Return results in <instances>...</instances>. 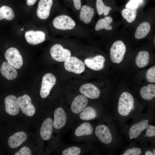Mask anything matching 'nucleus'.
Listing matches in <instances>:
<instances>
[{"label": "nucleus", "mask_w": 155, "mask_h": 155, "mask_svg": "<svg viewBox=\"0 0 155 155\" xmlns=\"http://www.w3.org/2000/svg\"><path fill=\"white\" fill-rule=\"evenodd\" d=\"M134 103L132 95L127 92L122 93L119 99L117 111L121 116L126 117L129 115L132 110Z\"/></svg>", "instance_id": "obj_1"}, {"label": "nucleus", "mask_w": 155, "mask_h": 155, "mask_svg": "<svg viewBox=\"0 0 155 155\" xmlns=\"http://www.w3.org/2000/svg\"><path fill=\"white\" fill-rule=\"evenodd\" d=\"M126 47L121 40L115 42L110 49V57L111 61L119 64L123 61L126 51Z\"/></svg>", "instance_id": "obj_2"}, {"label": "nucleus", "mask_w": 155, "mask_h": 155, "mask_svg": "<svg viewBox=\"0 0 155 155\" xmlns=\"http://www.w3.org/2000/svg\"><path fill=\"white\" fill-rule=\"evenodd\" d=\"M64 67L67 71L80 74L85 69L84 62L76 57H70L65 61Z\"/></svg>", "instance_id": "obj_3"}, {"label": "nucleus", "mask_w": 155, "mask_h": 155, "mask_svg": "<svg viewBox=\"0 0 155 155\" xmlns=\"http://www.w3.org/2000/svg\"><path fill=\"white\" fill-rule=\"evenodd\" d=\"M5 57L7 62L16 69L20 68L23 64L22 56L15 48L11 47L7 49L5 52Z\"/></svg>", "instance_id": "obj_4"}, {"label": "nucleus", "mask_w": 155, "mask_h": 155, "mask_svg": "<svg viewBox=\"0 0 155 155\" xmlns=\"http://www.w3.org/2000/svg\"><path fill=\"white\" fill-rule=\"evenodd\" d=\"M56 81L55 77L52 73H47L43 76L40 90V95L42 98H45L48 96Z\"/></svg>", "instance_id": "obj_5"}, {"label": "nucleus", "mask_w": 155, "mask_h": 155, "mask_svg": "<svg viewBox=\"0 0 155 155\" xmlns=\"http://www.w3.org/2000/svg\"><path fill=\"white\" fill-rule=\"evenodd\" d=\"M53 23L55 28L62 30H71L76 25L75 22L70 17L65 15L56 17Z\"/></svg>", "instance_id": "obj_6"}, {"label": "nucleus", "mask_w": 155, "mask_h": 155, "mask_svg": "<svg viewBox=\"0 0 155 155\" xmlns=\"http://www.w3.org/2000/svg\"><path fill=\"white\" fill-rule=\"evenodd\" d=\"M50 53L52 58L59 62L64 61L71 55L69 50L64 48L62 45L58 44H55L52 46Z\"/></svg>", "instance_id": "obj_7"}, {"label": "nucleus", "mask_w": 155, "mask_h": 155, "mask_svg": "<svg viewBox=\"0 0 155 155\" xmlns=\"http://www.w3.org/2000/svg\"><path fill=\"white\" fill-rule=\"evenodd\" d=\"M19 107L23 113L28 117L33 116L35 112L34 106L31 103L30 97L26 94L19 97L18 98Z\"/></svg>", "instance_id": "obj_8"}, {"label": "nucleus", "mask_w": 155, "mask_h": 155, "mask_svg": "<svg viewBox=\"0 0 155 155\" xmlns=\"http://www.w3.org/2000/svg\"><path fill=\"white\" fill-rule=\"evenodd\" d=\"M95 134L102 143L109 144L112 141L113 137L109 128L106 125H100L96 127Z\"/></svg>", "instance_id": "obj_9"}, {"label": "nucleus", "mask_w": 155, "mask_h": 155, "mask_svg": "<svg viewBox=\"0 0 155 155\" xmlns=\"http://www.w3.org/2000/svg\"><path fill=\"white\" fill-rule=\"evenodd\" d=\"M105 61V59L103 56L98 55L85 59L84 63L89 68L94 71H99L104 67Z\"/></svg>", "instance_id": "obj_10"}, {"label": "nucleus", "mask_w": 155, "mask_h": 155, "mask_svg": "<svg viewBox=\"0 0 155 155\" xmlns=\"http://www.w3.org/2000/svg\"><path fill=\"white\" fill-rule=\"evenodd\" d=\"M5 110L9 115L12 116L17 115L19 112V107L16 96L13 95L7 96L5 100Z\"/></svg>", "instance_id": "obj_11"}, {"label": "nucleus", "mask_w": 155, "mask_h": 155, "mask_svg": "<svg viewBox=\"0 0 155 155\" xmlns=\"http://www.w3.org/2000/svg\"><path fill=\"white\" fill-rule=\"evenodd\" d=\"M79 91L83 95L91 99L98 98L100 95V92L98 88L91 83L82 85L80 88Z\"/></svg>", "instance_id": "obj_12"}, {"label": "nucleus", "mask_w": 155, "mask_h": 155, "mask_svg": "<svg viewBox=\"0 0 155 155\" xmlns=\"http://www.w3.org/2000/svg\"><path fill=\"white\" fill-rule=\"evenodd\" d=\"M52 0H40L36 11L38 17L42 20H45L49 17L51 8L53 4Z\"/></svg>", "instance_id": "obj_13"}, {"label": "nucleus", "mask_w": 155, "mask_h": 155, "mask_svg": "<svg viewBox=\"0 0 155 155\" xmlns=\"http://www.w3.org/2000/svg\"><path fill=\"white\" fill-rule=\"evenodd\" d=\"M25 37L30 44L36 45L43 42L45 39V33L41 31L30 30L26 32Z\"/></svg>", "instance_id": "obj_14"}, {"label": "nucleus", "mask_w": 155, "mask_h": 155, "mask_svg": "<svg viewBox=\"0 0 155 155\" xmlns=\"http://www.w3.org/2000/svg\"><path fill=\"white\" fill-rule=\"evenodd\" d=\"M149 120L144 119L132 125L129 129L128 134L130 139L137 138L149 125Z\"/></svg>", "instance_id": "obj_15"}, {"label": "nucleus", "mask_w": 155, "mask_h": 155, "mask_svg": "<svg viewBox=\"0 0 155 155\" xmlns=\"http://www.w3.org/2000/svg\"><path fill=\"white\" fill-rule=\"evenodd\" d=\"M66 121V114L64 110L61 107L57 108L54 113V127L57 129H60L65 126Z\"/></svg>", "instance_id": "obj_16"}, {"label": "nucleus", "mask_w": 155, "mask_h": 155, "mask_svg": "<svg viewBox=\"0 0 155 155\" xmlns=\"http://www.w3.org/2000/svg\"><path fill=\"white\" fill-rule=\"evenodd\" d=\"M88 100L86 97L82 95L76 96L71 104V109L72 112L75 114L81 112L87 106Z\"/></svg>", "instance_id": "obj_17"}, {"label": "nucleus", "mask_w": 155, "mask_h": 155, "mask_svg": "<svg viewBox=\"0 0 155 155\" xmlns=\"http://www.w3.org/2000/svg\"><path fill=\"white\" fill-rule=\"evenodd\" d=\"M27 134L24 131L18 132L10 136L8 140L9 147L15 148L19 146L26 139Z\"/></svg>", "instance_id": "obj_18"}, {"label": "nucleus", "mask_w": 155, "mask_h": 155, "mask_svg": "<svg viewBox=\"0 0 155 155\" xmlns=\"http://www.w3.org/2000/svg\"><path fill=\"white\" fill-rule=\"evenodd\" d=\"M0 71L2 75L9 80H13L17 76V72L15 68L7 62L3 63Z\"/></svg>", "instance_id": "obj_19"}, {"label": "nucleus", "mask_w": 155, "mask_h": 155, "mask_svg": "<svg viewBox=\"0 0 155 155\" xmlns=\"http://www.w3.org/2000/svg\"><path fill=\"white\" fill-rule=\"evenodd\" d=\"M53 123L50 118H46L43 122L40 130V134L42 138L47 140L51 137L53 129Z\"/></svg>", "instance_id": "obj_20"}, {"label": "nucleus", "mask_w": 155, "mask_h": 155, "mask_svg": "<svg viewBox=\"0 0 155 155\" xmlns=\"http://www.w3.org/2000/svg\"><path fill=\"white\" fill-rule=\"evenodd\" d=\"M140 95L144 99L149 100L155 96V85L153 84H149L142 86L140 91Z\"/></svg>", "instance_id": "obj_21"}, {"label": "nucleus", "mask_w": 155, "mask_h": 155, "mask_svg": "<svg viewBox=\"0 0 155 155\" xmlns=\"http://www.w3.org/2000/svg\"><path fill=\"white\" fill-rule=\"evenodd\" d=\"M94 14V10L90 7L84 5L82 7L80 18L81 21L87 24L90 22Z\"/></svg>", "instance_id": "obj_22"}, {"label": "nucleus", "mask_w": 155, "mask_h": 155, "mask_svg": "<svg viewBox=\"0 0 155 155\" xmlns=\"http://www.w3.org/2000/svg\"><path fill=\"white\" fill-rule=\"evenodd\" d=\"M151 28L150 23L146 22H143L137 27L135 34V37L138 39L143 38L146 36Z\"/></svg>", "instance_id": "obj_23"}, {"label": "nucleus", "mask_w": 155, "mask_h": 155, "mask_svg": "<svg viewBox=\"0 0 155 155\" xmlns=\"http://www.w3.org/2000/svg\"><path fill=\"white\" fill-rule=\"evenodd\" d=\"M93 132V128L91 125L87 122H84L75 129V135L78 137L91 134Z\"/></svg>", "instance_id": "obj_24"}, {"label": "nucleus", "mask_w": 155, "mask_h": 155, "mask_svg": "<svg viewBox=\"0 0 155 155\" xmlns=\"http://www.w3.org/2000/svg\"><path fill=\"white\" fill-rule=\"evenodd\" d=\"M149 59L150 55L148 51H140L135 58L136 64L139 67H144L148 64Z\"/></svg>", "instance_id": "obj_25"}, {"label": "nucleus", "mask_w": 155, "mask_h": 155, "mask_svg": "<svg viewBox=\"0 0 155 155\" xmlns=\"http://www.w3.org/2000/svg\"><path fill=\"white\" fill-rule=\"evenodd\" d=\"M97 116L96 110L91 106L85 107L79 115L81 119L86 121L94 119Z\"/></svg>", "instance_id": "obj_26"}, {"label": "nucleus", "mask_w": 155, "mask_h": 155, "mask_svg": "<svg viewBox=\"0 0 155 155\" xmlns=\"http://www.w3.org/2000/svg\"><path fill=\"white\" fill-rule=\"evenodd\" d=\"M113 21L112 18L110 16H107L99 20L97 22L95 28V30L98 31L102 29L110 30L113 27L111 24Z\"/></svg>", "instance_id": "obj_27"}, {"label": "nucleus", "mask_w": 155, "mask_h": 155, "mask_svg": "<svg viewBox=\"0 0 155 155\" xmlns=\"http://www.w3.org/2000/svg\"><path fill=\"white\" fill-rule=\"evenodd\" d=\"M14 17L15 14L11 7L7 6H3L0 7V20L5 19L10 20Z\"/></svg>", "instance_id": "obj_28"}, {"label": "nucleus", "mask_w": 155, "mask_h": 155, "mask_svg": "<svg viewBox=\"0 0 155 155\" xmlns=\"http://www.w3.org/2000/svg\"><path fill=\"white\" fill-rule=\"evenodd\" d=\"M123 18L129 23H131L135 19L137 14L136 9L126 8L121 11Z\"/></svg>", "instance_id": "obj_29"}, {"label": "nucleus", "mask_w": 155, "mask_h": 155, "mask_svg": "<svg viewBox=\"0 0 155 155\" xmlns=\"http://www.w3.org/2000/svg\"><path fill=\"white\" fill-rule=\"evenodd\" d=\"M96 7L98 14L101 15L103 13L105 16L108 15L112 8L105 5L102 0H96Z\"/></svg>", "instance_id": "obj_30"}, {"label": "nucleus", "mask_w": 155, "mask_h": 155, "mask_svg": "<svg viewBox=\"0 0 155 155\" xmlns=\"http://www.w3.org/2000/svg\"><path fill=\"white\" fill-rule=\"evenodd\" d=\"M81 152V149L78 147L73 146L64 150L62 152L63 155H78Z\"/></svg>", "instance_id": "obj_31"}, {"label": "nucleus", "mask_w": 155, "mask_h": 155, "mask_svg": "<svg viewBox=\"0 0 155 155\" xmlns=\"http://www.w3.org/2000/svg\"><path fill=\"white\" fill-rule=\"evenodd\" d=\"M146 77L147 80L150 83L155 82V66H154L149 68L146 73Z\"/></svg>", "instance_id": "obj_32"}, {"label": "nucleus", "mask_w": 155, "mask_h": 155, "mask_svg": "<svg viewBox=\"0 0 155 155\" xmlns=\"http://www.w3.org/2000/svg\"><path fill=\"white\" fill-rule=\"evenodd\" d=\"M142 153L141 149L138 148H133L126 150L123 155H139Z\"/></svg>", "instance_id": "obj_33"}, {"label": "nucleus", "mask_w": 155, "mask_h": 155, "mask_svg": "<svg viewBox=\"0 0 155 155\" xmlns=\"http://www.w3.org/2000/svg\"><path fill=\"white\" fill-rule=\"evenodd\" d=\"M143 0H131L126 5V8L136 9Z\"/></svg>", "instance_id": "obj_34"}, {"label": "nucleus", "mask_w": 155, "mask_h": 155, "mask_svg": "<svg viewBox=\"0 0 155 155\" xmlns=\"http://www.w3.org/2000/svg\"><path fill=\"white\" fill-rule=\"evenodd\" d=\"M15 155H31V151L28 147L24 146L22 147L19 151L16 152Z\"/></svg>", "instance_id": "obj_35"}, {"label": "nucleus", "mask_w": 155, "mask_h": 155, "mask_svg": "<svg viewBox=\"0 0 155 155\" xmlns=\"http://www.w3.org/2000/svg\"><path fill=\"white\" fill-rule=\"evenodd\" d=\"M146 136L148 137H152L155 135V126L152 125H148L146 129Z\"/></svg>", "instance_id": "obj_36"}, {"label": "nucleus", "mask_w": 155, "mask_h": 155, "mask_svg": "<svg viewBox=\"0 0 155 155\" xmlns=\"http://www.w3.org/2000/svg\"><path fill=\"white\" fill-rule=\"evenodd\" d=\"M75 8L77 10H79L81 8V0H73Z\"/></svg>", "instance_id": "obj_37"}, {"label": "nucleus", "mask_w": 155, "mask_h": 155, "mask_svg": "<svg viewBox=\"0 0 155 155\" xmlns=\"http://www.w3.org/2000/svg\"><path fill=\"white\" fill-rule=\"evenodd\" d=\"M37 0H27V4L29 6H31L34 4Z\"/></svg>", "instance_id": "obj_38"}, {"label": "nucleus", "mask_w": 155, "mask_h": 155, "mask_svg": "<svg viewBox=\"0 0 155 155\" xmlns=\"http://www.w3.org/2000/svg\"><path fill=\"white\" fill-rule=\"evenodd\" d=\"M155 150L152 152L150 150H148L146 151L145 153V155H155Z\"/></svg>", "instance_id": "obj_39"}, {"label": "nucleus", "mask_w": 155, "mask_h": 155, "mask_svg": "<svg viewBox=\"0 0 155 155\" xmlns=\"http://www.w3.org/2000/svg\"><path fill=\"white\" fill-rule=\"evenodd\" d=\"M24 28H22V29H21V31H22L24 30Z\"/></svg>", "instance_id": "obj_40"}]
</instances>
